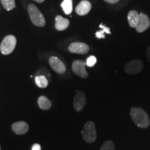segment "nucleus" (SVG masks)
I'll return each instance as SVG.
<instances>
[{"label":"nucleus","mask_w":150,"mask_h":150,"mask_svg":"<svg viewBox=\"0 0 150 150\" xmlns=\"http://www.w3.org/2000/svg\"><path fill=\"white\" fill-rule=\"evenodd\" d=\"M130 117L137 127L146 129L149 126L150 120L148 114L140 107H131Z\"/></svg>","instance_id":"1"},{"label":"nucleus","mask_w":150,"mask_h":150,"mask_svg":"<svg viewBox=\"0 0 150 150\" xmlns=\"http://www.w3.org/2000/svg\"><path fill=\"white\" fill-rule=\"evenodd\" d=\"M28 12L31 22L34 25L39 27H45L46 24L45 18L42 13L39 11L34 4H29L28 6Z\"/></svg>","instance_id":"2"},{"label":"nucleus","mask_w":150,"mask_h":150,"mask_svg":"<svg viewBox=\"0 0 150 150\" xmlns=\"http://www.w3.org/2000/svg\"><path fill=\"white\" fill-rule=\"evenodd\" d=\"M83 139L87 143H93L97 139L96 127L93 121H88L81 131Z\"/></svg>","instance_id":"3"},{"label":"nucleus","mask_w":150,"mask_h":150,"mask_svg":"<svg viewBox=\"0 0 150 150\" xmlns=\"http://www.w3.org/2000/svg\"><path fill=\"white\" fill-rule=\"evenodd\" d=\"M16 38L13 35L6 36L0 45V51L4 55H8L13 52L16 47Z\"/></svg>","instance_id":"4"},{"label":"nucleus","mask_w":150,"mask_h":150,"mask_svg":"<svg viewBox=\"0 0 150 150\" xmlns=\"http://www.w3.org/2000/svg\"><path fill=\"white\" fill-rule=\"evenodd\" d=\"M143 68V62L140 59H134L130 61L125 65V72L128 74L134 75L138 74Z\"/></svg>","instance_id":"5"},{"label":"nucleus","mask_w":150,"mask_h":150,"mask_svg":"<svg viewBox=\"0 0 150 150\" xmlns=\"http://www.w3.org/2000/svg\"><path fill=\"white\" fill-rule=\"evenodd\" d=\"M86 62L82 60H75L72 64V72L81 78H88L89 74L86 70Z\"/></svg>","instance_id":"6"},{"label":"nucleus","mask_w":150,"mask_h":150,"mask_svg":"<svg viewBox=\"0 0 150 150\" xmlns=\"http://www.w3.org/2000/svg\"><path fill=\"white\" fill-rule=\"evenodd\" d=\"M49 64L54 72L59 74H63L66 72V66L61 60L56 56H51L49 59Z\"/></svg>","instance_id":"7"},{"label":"nucleus","mask_w":150,"mask_h":150,"mask_svg":"<svg viewBox=\"0 0 150 150\" xmlns=\"http://www.w3.org/2000/svg\"><path fill=\"white\" fill-rule=\"evenodd\" d=\"M86 105V97L83 92L77 90L74 97L73 106L76 112H81Z\"/></svg>","instance_id":"8"},{"label":"nucleus","mask_w":150,"mask_h":150,"mask_svg":"<svg viewBox=\"0 0 150 150\" xmlns=\"http://www.w3.org/2000/svg\"><path fill=\"white\" fill-rule=\"evenodd\" d=\"M68 51L72 54H86L90 51V47L87 44L81 42L71 43L68 47Z\"/></svg>","instance_id":"9"},{"label":"nucleus","mask_w":150,"mask_h":150,"mask_svg":"<svg viewBox=\"0 0 150 150\" xmlns=\"http://www.w3.org/2000/svg\"><path fill=\"white\" fill-rule=\"evenodd\" d=\"M140 20L138 22V25L135 28L137 32L138 33H143L146 30L149 29L150 27V20L147 15L140 13Z\"/></svg>","instance_id":"10"},{"label":"nucleus","mask_w":150,"mask_h":150,"mask_svg":"<svg viewBox=\"0 0 150 150\" xmlns=\"http://www.w3.org/2000/svg\"><path fill=\"white\" fill-rule=\"evenodd\" d=\"M12 130L15 134L18 135H24L29 131V125L24 121L16 122L11 126Z\"/></svg>","instance_id":"11"},{"label":"nucleus","mask_w":150,"mask_h":150,"mask_svg":"<svg viewBox=\"0 0 150 150\" xmlns=\"http://www.w3.org/2000/svg\"><path fill=\"white\" fill-rule=\"evenodd\" d=\"M92 8V4L88 0H83L79 4L76 6V14L80 16H83L87 15L91 11Z\"/></svg>","instance_id":"12"},{"label":"nucleus","mask_w":150,"mask_h":150,"mask_svg":"<svg viewBox=\"0 0 150 150\" xmlns=\"http://www.w3.org/2000/svg\"><path fill=\"white\" fill-rule=\"evenodd\" d=\"M70 25V21L61 16H57L55 18V29L58 31H64Z\"/></svg>","instance_id":"13"},{"label":"nucleus","mask_w":150,"mask_h":150,"mask_svg":"<svg viewBox=\"0 0 150 150\" xmlns=\"http://www.w3.org/2000/svg\"><path fill=\"white\" fill-rule=\"evenodd\" d=\"M127 20H128L129 27L131 28H136L139 22L140 15L136 11L131 10L129 11L127 15Z\"/></svg>","instance_id":"14"},{"label":"nucleus","mask_w":150,"mask_h":150,"mask_svg":"<svg viewBox=\"0 0 150 150\" xmlns=\"http://www.w3.org/2000/svg\"><path fill=\"white\" fill-rule=\"evenodd\" d=\"M38 104L40 108L42 110H50L52 107V102L47 97L41 95L38 99Z\"/></svg>","instance_id":"15"},{"label":"nucleus","mask_w":150,"mask_h":150,"mask_svg":"<svg viewBox=\"0 0 150 150\" xmlns=\"http://www.w3.org/2000/svg\"><path fill=\"white\" fill-rule=\"evenodd\" d=\"M61 6L64 11L65 14L70 15L72 13L73 8L72 0H63V2L61 3Z\"/></svg>","instance_id":"16"},{"label":"nucleus","mask_w":150,"mask_h":150,"mask_svg":"<svg viewBox=\"0 0 150 150\" xmlns=\"http://www.w3.org/2000/svg\"><path fill=\"white\" fill-rule=\"evenodd\" d=\"M35 81L36 85L40 88H45L48 86V80L45 76L40 75V76H37L35 78Z\"/></svg>","instance_id":"17"},{"label":"nucleus","mask_w":150,"mask_h":150,"mask_svg":"<svg viewBox=\"0 0 150 150\" xmlns=\"http://www.w3.org/2000/svg\"><path fill=\"white\" fill-rule=\"evenodd\" d=\"M99 28H101L102 30L101 31H98L95 33V36L97 38L101 39V38H105V33H108V34H110V29L106 26L104 25L103 24H99Z\"/></svg>","instance_id":"18"},{"label":"nucleus","mask_w":150,"mask_h":150,"mask_svg":"<svg viewBox=\"0 0 150 150\" xmlns=\"http://www.w3.org/2000/svg\"><path fill=\"white\" fill-rule=\"evenodd\" d=\"M1 4L6 11H11L16 7L15 0H1Z\"/></svg>","instance_id":"19"},{"label":"nucleus","mask_w":150,"mask_h":150,"mask_svg":"<svg viewBox=\"0 0 150 150\" xmlns=\"http://www.w3.org/2000/svg\"><path fill=\"white\" fill-rule=\"evenodd\" d=\"M99 150H115V145L112 140H108L104 142Z\"/></svg>","instance_id":"20"},{"label":"nucleus","mask_w":150,"mask_h":150,"mask_svg":"<svg viewBox=\"0 0 150 150\" xmlns=\"http://www.w3.org/2000/svg\"><path fill=\"white\" fill-rule=\"evenodd\" d=\"M96 63H97V59L96 57L94 56H91L90 57L88 58L87 61L86 62V65L89 67H93L94 65L96 64Z\"/></svg>","instance_id":"21"},{"label":"nucleus","mask_w":150,"mask_h":150,"mask_svg":"<svg viewBox=\"0 0 150 150\" xmlns=\"http://www.w3.org/2000/svg\"><path fill=\"white\" fill-rule=\"evenodd\" d=\"M32 150H41V146L40 144L35 143L32 146Z\"/></svg>","instance_id":"22"},{"label":"nucleus","mask_w":150,"mask_h":150,"mask_svg":"<svg viewBox=\"0 0 150 150\" xmlns=\"http://www.w3.org/2000/svg\"><path fill=\"white\" fill-rule=\"evenodd\" d=\"M104 1H106V3L110 4H115L119 2L120 0H104Z\"/></svg>","instance_id":"23"},{"label":"nucleus","mask_w":150,"mask_h":150,"mask_svg":"<svg viewBox=\"0 0 150 150\" xmlns=\"http://www.w3.org/2000/svg\"><path fill=\"white\" fill-rule=\"evenodd\" d=\"M146 56H147L148 61L150 63V46L147 49V51H146Z\"/></svg>","instance_id":"24"},{"label":"nucleus","mask_w":150,"mask_h":150,"mask_svg":"<svg viewBox=\"0 0 150 150\" xmlns=\"http://www.w3.org/2000/svg\"><path fill=\"white\" fill-rule=\"evenodd\" d=\"M33 1H36V2H38V3H42V2H43V1H45V0H33Z\"/></svg>","instance_id":"25"},{"label":"nucleus","mask_w":150,"mask_h":150,"mask_svg":"<svg viewBox=\"0 0 150 150\" xmlns=\"http://www.w3.org/2000/svg\"><path fill=\"white\" fill-rule=\"evenodd\" d=\"M0 150H1V147H0Z\"/></svg>","instance_id":"26"}]
</instances>
